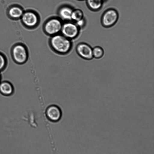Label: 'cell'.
Returning <instances> with one entry per match:
<instances>
[{
	"mask_svg": "<svg viewBox=\"0 0 154 154\" xmlns=\"http://www.w3.org/2000/svg\"><path fill=\"white\" fill-rule=\"evenodd\" d=\"M23 13L22 9L17 7H12L10 9L9 11L10 16L14 18H18L21 17Z\"/></svg>",
	"mask_w": 154,
	"mask_h": 154,
	"instance_id": "obj_12",
	"label": "cell"
},
{
	"mask_svg": "<svg viewBox=\"0 0 154 154\" xmlns=\"http://www.w3.org/2000/svg\"><path fill=\"white\" fill-rule=\"evenodd\" d=\"M49 43L53 50L59 54L65 55L68 54L72 48V40L61 33L51 36Z\"/></svg>",
	"mask_w": 154,
	"mask_h": 154,
	"instance_id": "obj_1",
	"label": "cell"
},
{
	"mask_svg": "<svg viewBox=\"0 0 154 154\" xmlns=\"http://www.w3.org/2000/svg\"><path fill=\"white\" fill-rule=\"evenodd\" d=\"M103 0V2H104L106 0Z\"/></svg>",
	"mask_w": 154,
	"mask_h": 154,
	"instance_id": "obj_19",
	"label": "cell"
},
{
	"mask_svg": "<svg viewBox=\"0 0 154 154\" xmlns=\"http://www.w3.org/2000/svg\"><path fill=\"white\" fill-rule=\"evenodd\" d=\"M21 19L24 25L31 28H36L40 21L39 16L33 11H28L23 13Z\"/></svg>",
	"mask_w": 154,
	"mask_h": 154,
	"instance_id": "obj_5",
	"label": "cell"
},
{
	"mask_svg": "<svg viewBox=\"0 0 154 154\" xmlns=\"http://www.w3.org/2000/svg\"><path fill=\"white\" fill-rule=\"evenodd\" d=\"M119 17V13L116 10L112 8L108 9L104 12L102 16L101 24L105 28L111 27L116 23Z\"/></svg>",
	"mask_w": 154,
	"mask_h": 154,
	"instance_id": "obj_4",
	"label": "cell"
},
{
	"mask_svg": "<svg viewBox=\"0 0 154 154\" xmlns=\"http://www.w3.org/2000/svg\"><path fill=\"white\" fill-rule=\"evenodd\" d=\"M80 30L74 22L71 21L65 22H63L60 33L72 40L78 36Z\"/></svg>",
	"mask_w": 154,
	"mask_h": 154,
	"instance_id": "obj_3",
	"label": "cell"
},
{
	"mask_svg": "<svg viewBox=\"0 0 154 154\" xmlns=\"http://www.w3.org/2000/svg\"><path fill=\"white\" fill-rule=\"evenodd\" d=\"M46 116L49 121L53 122L59 121L61 119L62 113L60 108L57 105L48 106L45 111Z\"/></svg>",
	"mask_w": 154,
	"mask_h": 154,
	"instance_id": "obj_7",
	"label": "cell"
},
{
	"mask_svg": "<svg viewBox=\"0 0 154 154\" xmlns=\"http://www.w3.org/2000/svg\"><path fill=\"white\" fill-rule=\"evenodd\" d=\"M84 13L79 9H74L71 15V21L75 22L83 18Z\"/></svg>",
	"mask_w": 154,
	"mask_h": 154,
	"instance_id": "obj_13",
	"label": "cell"
},
{
	"mask_svg": "<svg viewBox=\"0 0 154 154\" xmlns=\"http://www.w3.org/2000/svg\"><path fill=\"white\" fill-rule=\"evenodd\" d=\"M93 48L88 44L81 42L79 43L76 47V50L78 55L83 59L89 60L93 58Z\"/></svg>",
	"mask_w": 154,
	"mask_h": 154,
	"instance_id": "obj_8",
	"label": "cell"
},
{
	"mask_svg": "<svg viewBox=\"0 0 154 154\" xmlns=\"http://www.w3.org/2000/svg\"><path fill=\"white\" fill-rule=\"evenodd\" d=\"M14 87L10 82L5 81H1L0 83V92L5 95L11 94L14 92Z\"/></svg>",
	"mask_w": 154,
	"mask_h": 154,
	"instance_id": "obj_10",
	"label": "cell"
},
{
	"mask_svg": "<svg viewBox=\"0 0 154 154\" xmlns=\"http://www.w3.org/2000/svg\"><path fill=\"white\" fill-rule=\"evenodd\" d=\"M6 65L5 59L2 55L0 54V72L5 68Z\"/></svg>",
	"mask_w": 154,
	"mask_h": 154,
	"instance_id": "obj_16",
	"label": "cell"
},
{
	"mask_svg": "<svg viewBox=\"0 0 154 154\" xmlns=\"http://www.w3.org/2000/svg\"><path fill=\"white\" fill-rule=\"evenodd\" d=\"M73 8L71 6L64 5L58 9V17L63 22L71 21V15Z\"/></svg>",
	"mask_w": 154,
	"mask_h": 154,
	"instance_id": "obj_9",
	"label": "cell"
},
{
	"mask_svg": "<svg viewBox=\"0 0 154 154\" xmlns=\"http://www.w3.org/2000/svg\"><path fill=\"white\" fill-rule=\"evenodd\" d=\"M1 82V74L0 73V83Z\"/></svg>",
	"mask_w": 154,
	"mask_h": 154,
	"instance_id": "obj_17",
	"label": "cell"
},
{
	"mask_svg": "<svg viewBox=\"0 0 154 154\" xmlns=\"http://www.w3.org/2000/svg\"><path fill=\"white\" fill-rule=\"evenodd\" d=\"M79 0V1H83V0Z\"/></svg>",
	"mask_w": 154,
	"mask_h": 154,
	"instance_id": "obj_18",
	"label": "cell"
},
{
	"mask_svg": "<svg viewBox=\"0 0 154 154\" xmlns=\"http://www.w3.org/2000/svg\"><path fill=\"white\" fill-rule=\"evenodd\" d=\"M92 53L93 57L99 59L101 58L104 55V51L101 47L97 46L93 48Z\"/></svg>",
	"mask_w": 154,
	"mask_h": 154,
	"instance_id": "obj_14",
	"label": "cell"
},
{
	"mask_svg": "<svg viewBox=\"0 0 154 154\" xmlns=\"http://www.w3.org/2000/svg\"><path fill=\"white\" fill-rule=\"evenodd\" d=\"M13 55L14 61L19 64L25 63L28 60L27 50L25 47L21 45H17L14 47Z\"/></svg>",
	"mask_w": 154,
	"mask_h": 154,
	"instance_id": "obj_6",
	"label": "cell"
},
{
	"mask_svg": "<svg viewBox=\"0 0 154 154\" xmlns=\"http://www.w3.org/2000/svg\"><path fill=\"white\" fill-rule=\"evenodd\" d=\"M74 23L80 29L84 27L86 25V22L85 18L84 17L82 19Z\"/></svg>",
	"mask_w": 154,
	"mask_h": 154,
	"instance_id": "obj_15",
	"label": "cell"
},
{
	"mask_svg": "<svg viewBox=\"0 0 154 154\" xmlns=\"http://www.w3.org/2000/svg\"><path fill=\"white\" fill-rule=\"evenodd\" d=\"M63 22L58 17H52L45 22L43 29L45 33L51 36L60 33Z\"/></svg>",
	"mask_w": 154,
	"mask_h": 154,
	"instance_id": "obj_2",
	"label": "cell"
},
{
	"mask_svg": "<svg viewBox=\"0 0 154 154\" xmlns=\"http://www.w3.org/2000/svg\"><path fill=\"white\" fill-rule=\"evenodd\" d=\"M88 8L93 11H97L102 8L103 1L102 0H86Z\"/></svg>",
	"mask_w": 154,
	"mask_h": 154,
	"instance_id": "obj_11",
	"label": "cell"
}]
</instances>
